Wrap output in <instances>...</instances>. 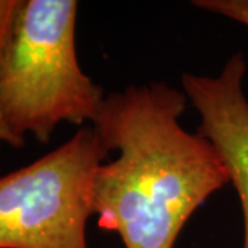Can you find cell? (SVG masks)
Masks as SVG:
<instances>
[{
    "label": "cell",
    "instance_id": "3",
    "mask_svg": "<svg viewBox=\"0 0 248 248\" xmlns=\"http://www.w3.org/2000/svg\"><path fill=\"white\" fill-rule=\"evenodd\" d=\"M109 151L94 128L0 177V248H89L91 182Z\"/></svg>",
    "mask_w": 248,
    "mask_h": 248
},
{
    "label": "cell",
    "instance_id": "5",
    "mask_svg": "<svg viewBox=\"0 0 248 248\" xmlns=\"http://www.w3.org/2000/svg\"><path fill=\"white\" fill-rule=\"evenodd\" d=\"M192 4L248 27V0H196Z\"/></svg>",
    "mask_w": 248,
    "mask_h": 248
},
{
    "label": "cell",
    "instance_id": "1",
    "mask_svg": "<svg viewBox=\"0 0 248 248\" xmlns=\"http://www.w3.org/2000/svg\"><path fill=\"white\" fill-rule=\"evenodd\" d=\"M186 99L164 83L128 86L105 97L93 123L117 157L95 170L91 210L125 248H172L192 214L231 182L213 143L179 123Z\"/></svg>",
    "mask_w": 248,
    "mask_h": 248
},
{
    "label": "cell",
    "instance_id": "4",
    "mask_svg": "<svg viewBox=\"0 0 248 248\" xmlns=\"http://www.w3.org/2000/svg\"><path fill=\"white\" fill-rule=\"evenodd\" d=\"M246 61L237 53L217 78L185 73L182 87L200 115L197 134L210 141L223 160L237 190L248 248V101L243 91Z\"/></svg>",
    "mask_w": 248,
    "mask_h": 248
},
{
    "label": "cell",
    "instance_id": "6",
    "mask_svg": "<svg viewBox=\"0 0 248 248\" xmlns=\"http://www.w3.org/2000/svg\"><path fill=\"white\" fill-rule=\"evenodd\" d=\"M21 0H0V57L13 32Z\"/></svg>",
    "mask_w": 248,
    "mask_h": 248
},
{
    "label": "cell",
    "instance_id": "2",
    "mask_svg": "<svg viewBox=\"0 0 248 248\" xmlns=\"http://www.w3.org/2000/svg\"><path fill=\"white\" fill-rule=\"evenodd\" d=\"M75 0H21L0 57V110L11 133L42 143L63 122L94 123L104 91L76 55Z\"/></svg>",
    "mask_w": 248,
    "mask_h": 248
},
{
    "label": "cell",
    "instance_id": "7",
    "mask_svg": "<svg viewBox=\"0 0 248 248\" xmlns=\"http://www.w3.org/2000/svg\"><path fill=\"white\" fill-rule=\"evenodd\" d=\"M1 143H7V145L13 146V148L19 149V148H22L25 145V141L18 138V137H16L14 134L11 133L9 125L4 122V117L1 115V110H0V145Z\"/></svg>",
    "mask_w": 248,
    "mask_h": 248
}]
</instances>
